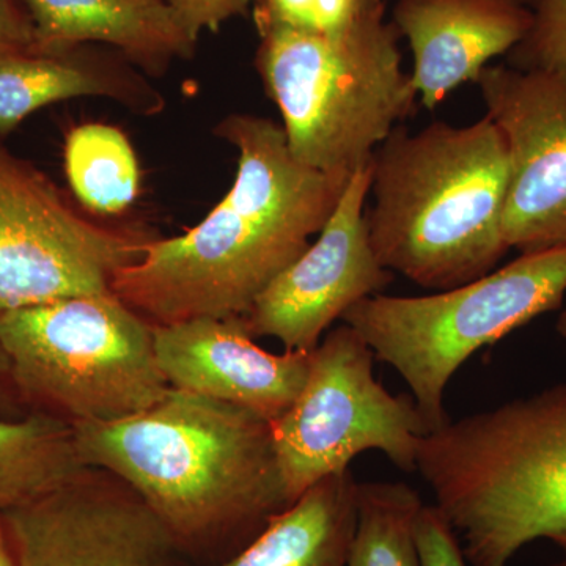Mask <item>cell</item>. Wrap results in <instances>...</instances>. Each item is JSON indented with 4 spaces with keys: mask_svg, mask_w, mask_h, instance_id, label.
<instances>
[{
    "mask_svg": "<svg viewBox=\"0 0 566 566\" xmlns=\"http://www.w3.org/2000/svg\"><path fill=\"white\" fill-rule=\"evenodd\" d=\"M216 136L238 151L230 191L178 237L153 240L112 292L153 324L243 316L322 232L354 174L297 163L271 118L227 115Z\"/></svg>",
    "mask_w": 566,
    "mask_h": 566,
    "instance_id": "obj_1",
    "label": "cell"
},
{
    "mask_svg": "<svg viewBox=\"0 0 566 566\" xmlns=\"http://www.w3.org/2000/svg\"><path fill=\"white\" fill-rule=\"evenodd\" d=\"M73 433L82 463L125 480L189 558L222 565L290 506L273 427L240 406L170 387L140 415Z\"/></svg>",
    "mask_w": 566,
    "mask_h": 566,
    "instance_id": "obj_2",
    "label": "cell"
},
{
    "mask_svg": "<svg viewBox=\"0 0 566 566\" xmlns=\"http://www.w3.org/2000/svg\"><path fill=\"white\" fill-rule=\"evenodd\" d=\"M504 134L488 115L468 126L403 125L376 148L367 207L379 263L423 289H457L493 273L510 251Z\"/></svg>",
    "mask_w": 566,
    "mask_h": 566,
    "instance_id": "obj_3",
    "label": "cell"
},
{
    "mask_svg": "<svg viewBox=\"0 0 566 566\" xmlns=\"http://www.w3.org/2000/svg\"><path fill=\"white\" fill-rule=\"evenodd\" d=\"M416 471L469 566H509L538 539L566 545V382L422 436Z\"/></svg>",
    "mask_w": 566,
    "mask_h": 566,
    "instance_id": "obj_4",
    "label": "cell"
},
{
    "mask_svg": "<svg viewBox=\"0 0 566 566\" xmlns=\"http://www.w3.org/2000/svg\"><path fill=\"white\" fill-rule=\"evenodd\" d=\"M256 28V71L297 163L353 174L415 114L419 96L401 69L394 22L381 18L338 35Z\"/></svg>",
    "mask_w": 566,
    "mask_h": 566,
    "instance_id": "obj_5",
    "label": "cell"
},
{
    "mask_svg": "<svg viewBox=\"0 0 566 566\" xmlns=\"http://www.w3.org/2000/svg\"><path fill=\"white\" fill-rule=\"evenodd\" d=\"M0 346L25 409L71 427L140 415L170 389L153 323L114 292L6 312Z\"/></svg>",
    "mask_w": 566,
    "mask_h": 566,
    "instance_id": "obj_6",
    "label": "cell"
},
{
    "mask_svg": "<svg viewBox=\"0 0 566 566\" xmlns=\"http://www.w3.org/2000/svg\"><path fill=\"white\" fill-rule=\"evenodd\" d=\"M566 294V248L524 253L501 270L427 296L374 294L342 318L376 359L403 378L428 433L449 422L450 379L479 349L558 311Z\"/></svg>",
    "mask_w": 566,
    "mask_h": 566,
    "instance_id": "obj_7",
    "label": "cell"
},
{
    "mask_svg": "<svg viewBox=\"0 0 566 566\" xmlns=\"http://www.w3.org/2000/svg\"><path fill=\"white\" fill-rule=\"evenodd\" d=\"M375 353L348 324L327 331L312 352L303 389L271 423L286 501L292 505L354 458L379 450L415 472L428 427L408 394L392 395L375 378Z\"/></svg>",
    "mask_w": 566,
    "mask_h": 566,
    "instance_id": "obj_8",
    "label": "cell"
},
{
    "mask_svg": "<svg viewBox=\"0 0 566 566\" xmlns=\"http://www.w3.org/2000/svg\"><path fill=\"white\" fill-rule=\"evenodd\" d=\"M155 237L77 211L65 193L0 150V315L112 293L115 275L139 262Z\"/></svg>",
    "mask_w": 566,
    "mask_h": 566,
    "instance_id": "obj_9",
    "label": "cell"
},
{
    "mask_svg": "<svg viewBox=\"0 0 566 566\" xmlns=\"http://www.w3.org/2000/svg\"><path fill=\"white\" fill-rule=\"evenodd\" d=\"M17 566H185L189 557L120 476L85 465L3 513Z\"/></svg>",
    "mask_w": 566,
    "mask_h": 566,
    "instance_id": "obj_10",
    "label": "cell"
},
{
    "mask_svg": "<svg viewBox=\"0 0 566 566\" xmlns=\"http://www.w3.org/2000/svg\"><path fill=\"white\" fill-rule=\"evenodd\" d=\"M475 84L509 150L506 244L521 255L566 248V70L486 66Z\"/></svg>",
    "mask_w": 566,
    "mask_h": 566,
    "instance_id": "obj_11",
    "label": "cell"
},
{
    "mask_svg": "<svg viewBox=\"0 0 566 566\" xmlns=\"http://www.w3.org/2000/svg\"><path fill=\"white\" fill-rule=\"evenodd\" d=\"M370 185L368 159L354 170L315 243L243 315L253 337L277 338L286 352H314L353 305L392 282V273L379 263L368 234L365 212Z\"/></svg>",
    "mask_w": 566,
    "mask_h": 566,
    "instance_id": "obj_12",
    "label": "cell"
},
{
    "mask_svg": "<svg viewBox=\"0 0 566 566\" xmlns=\"http://www.w3.org/2000/svg\"><path fill=\"white\" fill-rule=\"evenodd\" d=\"M156 357L172 389L248 409L273 423L294 403L312 352H266L244 316L153 324Z\"/></svg>",
    "mask_w": 566,
    "mask_h": 566,
    "instance_id": "obj_13",
    "label": "cell"
},
{
    "mask_svg": "<svg viewBox=\"0 0 566 566\" xmlns=\"http://www.w3.org/2000/svg\"><path fill=\"white\" fill-rule=\"evenodd\" d=\"M394 25L411 48L419 102L433 111L526 39L532 13L524 0H397Z\"/></svg>",
    "mask_w": 566,
    "mask_h": 566,
    "instance_id": "obj_14",
    "label": "cell"
},
{
    "mask_svg": "<svg viewBox=\"0 0 566 566\" xmlns=\"http://www.w3.org/2000/svg\"><path fill=\"white\" fill-rule=\"evenodd\" d=\"M41 52L87 43L115 48L148 76L186 61L193 41L164 0H25Z\"/></svg>",
    "mask_w": 566,
    "mask_h": 566,
    "instance_id": "obj_15",
    "label": "cell"
},
{
    "mask_svg": "<svg viewBox=\"0 0 566 566\" xmlns=\"http://www.w3.org/2000/svg\"><path fill=\"white\" fill-rule=\"evenodd\" d=\"M77 48L0 57V136L33 112L69 99L106 98L132 114H161L166 98L128 61Z\"/></svg>",
    "mask_w": 566,
    "mask_h": 566,
    "instance_id": "obj_16",
    "label": "cell"
},
{
    "mask_svg": "<svg viewBox=\"0 0 566 566\" xmlns=\"http://www.w3.org/2000/svg\"><path fill=\"white\" fill-rule=\"evenodd\" d=\"M357 488L352 469L326 476L221 566H346Z\"/></svg>",
    "mask_w": 566,
    "mask_h": 566,
    "instance_id": "obj_17",
    "label": "cell"
},
{
    "mask_svg": "<svg viewBox=\"0 0 566 566\" xmlns=\"http://www.w3.org/2000/svg\"><path fill=\"white\" fill-rule=\"evenodd\" d=\"M85 468L73 427L43 412L0 419V513L50 493Z\"/></svg>",
    "mask_w": 566,
    "mask_h": 566,
    "instance_id": "obj_18",
    "label": "cell"
},
{
    "mask_svg": "<svg viewBox=\"0 0 566 566\" xmlns=\"http://www.w3.org/2000/svg\"><path fill=\"white\" fill-rule=\"evenodd\" d=\"M65 172L77 202L96 216L120 214L139 196V161L132 142L115 126L85 123L71 129Z\"/></svg>",
    "mask_w": 566,
    "mask_h": 566,
    "instance_id": "obj_19",
    "label": "cell"
},
{
    "mask_svg": "<svg viewBox=\"0 0 566 566\" xmlns=\"http://www.w3.org/2000/svg\"><path fill=\"white\" fill-rule=\"evenodd\" d=\"M423 502L401 482L359 483L346 566H422L416 521Z\"/></svg>",
    "mask_w": 566,
    "mask_h": 566,
    "instance_id": "obj_20",
    "label": "cell"
},
{
    "mask_svg": "<svg viewBox=\"0 0 566 566\" xmlns=\"http://www.w3.org/2000/svg\"><path fill=\"white\" fill-rule=\"evenodd\" d=\"M532 13L526 39L509 52L516 70H566V0H524Z\"/></svg>",
    "mask_w": 566,
    "mask_h": 566,
    "instance_id": "obj_21",
    "label": "cell"
},
{
    "mask_svg": "<svg viewBox=\"0 0 566 566\" xmlns=\"http://www.w3.org/2000/svg\"><path fill=\"white\" fill-rule=\"evenodd\" d=\"M416 538L422 566H469L460 538L434 504L420 509Z\"/></svg>",
    "mask_w": 566,
    "mask_h": 566,
    "instance_id": "obj_22",
    "label": "cell"
},
{
    "mask_svg": "<svg viewBox=\"0 0 566 566\" xmlns=\"http://www.w3.org/2000/svg\"><path fill=\"white\" fill-rule=\"evenodd\" d=\"M193 41L205 31H218L223 22L244 13L253 0H164Z\"/></svg>",
    "mask_w": 566,
    "mask_h": 566,
    "instance_id": "obj_23",
    "label": "cell"
},
{
    "mask_svg": "<svg viewBox=\"0 0 566 566\" xmlns=\"http://www.w3.org/2000/svg\"><path fill=\"white\" fill-rule=\"evenodd\" d=\"M316 33L338 35L385 18L382 0H315Z\"/></svg>",
    "mask_w": 566,
    "mask_h": 566,
    "instance_id": "obj_24",
    "label": "cell"
},
{
    "mask_svg": "<svg viewBox=\"0 0 566 566\" xmlns=\"http://www.w3.org/2000/svg\"><path fill=\"white\" fill-rule=\"evenodd\" d=\"M255 21L256 25L279 24L316 32L315 0H260Z\"/></svg>",
    "mask_w": 566,
    "mask_h": 566,
    "instance_id": "obj_25",
    "label": "cell"
},
{
    "mask_svg": "<svg viewBox=\"0 0 566 566\" xmlns=\"http://www.w3.org/2000/svg\"><path fill=\"white\" fill-rule=\"evenodd\" d=\"M41 52L32 21L14 7L13 0H0V57Z\"/></svg>",
    "mask_w": 566,
    "mask_h": 566,
    "instance_id": "obj_26",
    "label": "cell"
},
{
    "mask_svg": "<svg viewBox=\"0 0 566 566\" xmlns=\"http://www.w3.org/2000/svg\"><path fill=\"white\" fill-rule=\"evenodd\" d=\"M28 412L11 378L9 359L0 346V419H14Z\"/></svg>",
    "mask_w": 566,
    "mask_h": 566,
    "instance_id": "obj_27",
    "label": "cell"
},
{
    "mask_svg": "<svg viewBox=\"0 0 566 566\" xmlns=\"http://www.w3.org/2000/svg\"><path fill=\"white\" fill-rule=\"evenodd\" d=\"M0 566H17L2 513H0Z\"/></svg>",
    "mask_w": 566,
    "mask_h": 566,
    "instance_id": "obj_28",
    "label": "cell"
},
{
    "mask_svg": "<svg viewBox=\"0 0 566 566\" xmlns=\"http://www.w3.org/2000/svg\"><path fill=\"white\" fill-rule=\"evenodd\" d=\"M557 334L566 342V311L562 312L556 323Z\"/></svg>",
    "mask_w": 566,
    "mask_h": 566,
    "instance_id": "obj_29",
    "label": "cell"
},
{
    "mask_svg": "<svg viewBox=\"0 0 566 566\" xmlns=\"http://www.w3.org/2000/svg\"><path fill=\"white\" fill-rule=\"evenodd\" d=\"M558 549H560L562 557L558 558L556 564H553L551 566H566V545L558 546Z\"/></svg>",
    "mask_w": 566,
    "mask_h": 566,
    "instance_id": "obj_30",
    "label": "cell"
}]
</instances>
